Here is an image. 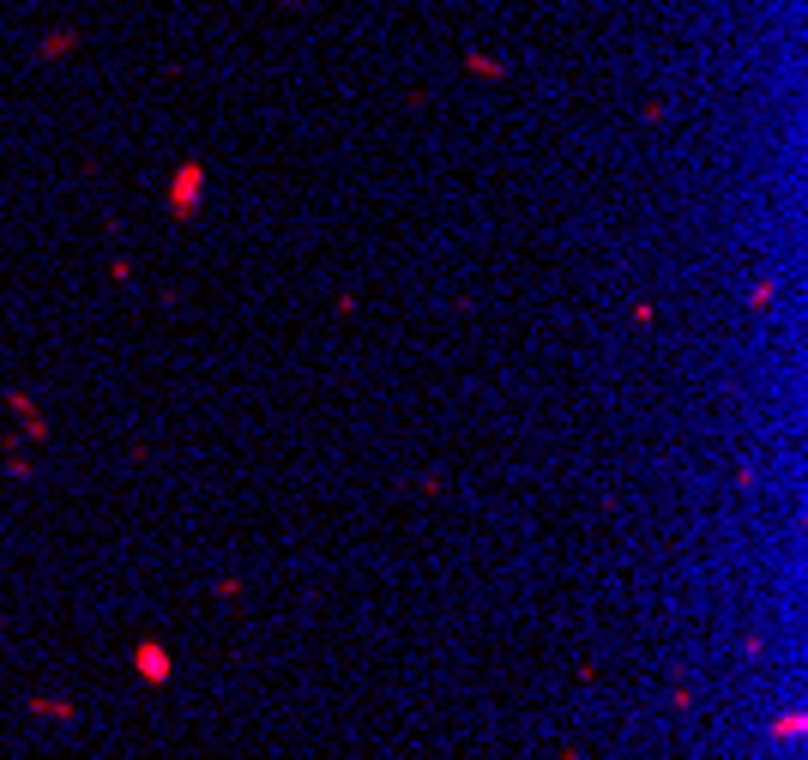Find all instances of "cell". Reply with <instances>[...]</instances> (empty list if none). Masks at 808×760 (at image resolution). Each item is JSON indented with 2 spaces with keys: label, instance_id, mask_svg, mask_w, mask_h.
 I'll return each mask as SVG.
<instances>
[{
  "label": "cell",
  "instance_id": "6da1fadb",
  "mask_svg": "<svg viewBox=\"0 0 808 760\" xmlns=\"http://www.w3.org/2000/svg\"><path fill=\"white\" fill-rule=\"evenodd\" d=\"M133 664H139V676H151V682L170 676V652H163V646H139V658H133Z\"/></svg>",
  "mask_w": 808,
  "mask_h": 760
},
{
  "label": "cell",
  "instance_id": "7a4b0ae2",
  "mask_svg": "<svg viewBox=\"0 0 808 760\" xmlns=\"http://www.w3.org/2000/svg\"><path fill=\"white\" fill-rule=\"evenodd\" d=\"M779 736H784V743H796V736H803V719H796V712H791V719H779Z\"/></svg>",
  "mask_w": 808,
  "mask_h": 760
}]
</instances>
